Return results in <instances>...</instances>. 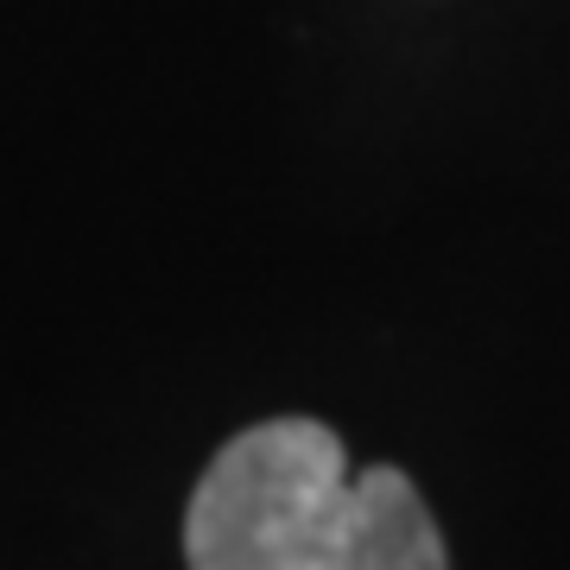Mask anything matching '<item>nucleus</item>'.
<instances>
[{"label":"nucleus","instance_id":"f257e3e1","mask_svg":"<svg viewBox=\"0 0 570 570\" xmlns=\"http://www.w3.org/2000/svg\"><path fill=\"white\" fill-rule=\"evenodd\" d=\"M190 570H450L400 469H348L317 419H266L216 450L184 513Z\"/></svg>","mask_w":570,"mask_h":570}]
</instances>
